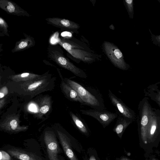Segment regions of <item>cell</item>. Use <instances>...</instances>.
<instances>
[{
    "label": "cell",
    "instance_id": "1",
    "mask_svg": "<svg viewBox=\"0 0 160 160\" xmlns=\"http://www.w3.org/2000/svg\"><path fill=\"white\" fill-rule=\"evenodd\" d=\"M61 50L58 46L49 45L47 48L48 57L60 67L69 70L76 76L86 78V73L70 62L64 56Z\"/></svg>",
    "mask_w": 160,
    "mask_h": 160
},
{
    "label": "cell",
    "instance_id": "2",
    "mask_svg": "<svg viewBox=\"0 0 160 160\" xmlns=\"http://www.w3.org/2000/svg\"><path fill=\"white\" fill-rule=\"evenodd\" d=\"M64 81L78 93L83 105L89 106L94 109L104 110V105L101 98L96 94L89 91L78 82L65 78Z\"/></svg>",
    "mask_w": 160,
    "mask_h": 160
},
{
    "label": "cell",
    "instance_id": "3",
    "mask_svg": "<svg viewBox=\"0 0 160 160\" xmlns=\"http://www.w3.org/2000/svg\"><path fill=\"white\" fill-rule=\"evenodd\" d=\"M103 46L107 56L116 67L123 70L128 69V65L124 59L123 55L116 46L107 41L104 42Z\"/></svg>",
    "mask_w": 160,
    "mask_h": 160
},
{
    "label": "cell",
    "instance_id": "4",
    "mask_svg": "<svg viewBox=\"0 0 160 160\" xmlns=\"http://www.w3.org/2000/svg\"><path fill=\"white\" fill-rule=\"evenodd\" d=\"M83 114L91 116L97 120L105 128L118 117V114L104 110L96 109L81 110Z\"/></svg>",
    "mask_w": 160,
    "mask_h": 160
},
{
    "label": "cell",
    "instance_id": "5",
    "mask_svg": "<svg viewBox=\"0 0 160 160\" xmlns=\"http://www.w3.org/2000/svg\"><path fill=\"white\" fill-rule=\"evenodd\" d=\"M44 141L49 160H59L58 157L60 149L56 136L51 131L45 132Z\"/></svg>",
    "mask_w": 160,
    "mask_h": 160
},
{
    "label": "cell",
    "instance_id": "6",
    "mask_svg": "<svg viewBox=\"0 0 160 160\" xmlns=\"http://www.w3.org/2000/svg\"><path fill=\"white\" fill-rule=\"evenodd\" d=\"M0 126L3 130L12 133H16L25 131L28 129V126H21L19 124V116L11 115L8 116L1 122Z\"/></svg>",
    "mask_w": 160,
    "mask_h": 160
},
{
    "label": "cell",
    "instance_id": "7",
    "mask_svg": "<svg viewBox=\"0 0 160 160\" xmlns=\"http://www.w3.org/2000/svg\"><path fill=\"white\" fill-rule=\"evenodd\" d=\"M108 95L112 104L116 108L123 117L131 120L133 118V114L132 110L110 90H108Z\"/></svg>",
    "mask_w": 160,
    "mask_h": 160
},
{
    "label": "cell",
    "instance_id": "8",
    "mask_svg": "<svg viewBox=\"0 0 160 160\" xmlns=\"http://www.w3.org/2000/svg\"><path fill=\"white\" fill-rule=\"evenodd\" d=\"M0 8L7 13L18 16L29 17L30 15L15 3L8 0H0Z\"/></svg>",
    "mask_w": 160,
    "mask_h": 160
},
{
    "label": "cell",
    "instance_id": "9",
    "mask_svg": "<svg viewBox=\"0 0 160 160\" xmlns=\"http://www.w3.org/2000/svg\"><path fill=\"white\" fill-rule=\"evenodd\" d=\"M151 112L152 111L148 104L146 103H145L142 110L140 122V133L142 140L145 144L147 143L148 141V127Z\"/></svg>",
    "mask_w": 160,
    "mask_h": 160
},
{
    "label": "cell",
    "instance_id": "10",
    "mask_svg": "<svg viewBox=\"0 0 160 160\" xmlns=\"http://www.w3.org/2000/svg\"><path fill=\"white\" fill-rule=\"evenodd\" d=\"M12 157L19 160H42L35 153L27 152L16 147H12L7 150Z\"/></svg>",
    "mask_w": 160,
    "mask_h": 160
},
{
    "label": "cell",
    "instance_id": "11",
    "mask_svg": "<svg viewBox=\"0 0 160 160\" xmlns=\"http://www.w3.org/2000/svg\"><path fill=\"white\" fill-rule=\"evenodd\" d=\"M45 20L48 23L58 28L75 29H78L80 27L77 23L65 19L59 18H49Z\"/></svg>",
    "mask_w": 160,
    "mask_h": 160
},
{
    "label": "cell",
    "instance_id": "12",
    "mask_svg": "<svg viewBox=\"0 0 160 160\" xmlns=\"http://www.w3.org/2000/svg\"><path fill=\"white\" fill-rule=\"evenodd\" d=\"M59 139L66 155L70 160H78L72 149L70 141L66 135L57 131Z\"/></svg>",
    "mask_w": 160,
    "mask_h": 160
},
{
    "label": "cell",
    "instance_id": "13",
    "mask_svg": "<svg viewBox=\"0 0 160 160\" xmlns=\"http://www.w3.org/2000/svg\"><path fill=\"white\" fill-rule=\"evenodd\" d=\"M61 86L62 92L68 99L71 101L78 102L83 104L77 92L67 84L63 79L62 80Z\"/></svg>",
    "mask_w": 160,
    "mask_h": 160
},
{
    "label": "cell",
    "instance_id": "14",
    "mask_svg": "<svg viewBox=\"0 0 160 160\" xmlns=\"http://www.w3.org/2000/svg\"><path fill=\"white\" fill-rule=\"evenodd\" d=\"M35 43V40L32 37L28 36L26 38L17 42L12 52L14 53L25 50L34 46Z\"/></svg>",
    "mask_w": 160,
    "mask_h": 160
},
{
    "label": "cell",
    "instance_id": "15",
    "mask_svg": "<svg viewBox=\"0 0 160 160\" xmlns=\"http://www.w3.org/2000/svg\"><path fill=\"white\" fill-rule=\"evenodd\" d=\"M131 123V119L124 117H119L113 128V131L121 138L125 130Z\"/></svg>",
    "mask_w": 160,
    "mask_h": 160
},
{
    "label": "cell",
    "instance_id": "16",
    "mask_svg": "<svg viewBox=\"0 0 160 160\" xmlns=\"http://www.w3.org/2000/svg\"><path fill=\"white\" fill-rule=\"evenodd\" d=\"M36 74L24 72L19 74L10 76V78L16 82H27L37 79L41 76Z\"/></svg>",
    "mask_w": 160,
    "mask_h": 160
},
{
    "label": "cell",
    "instance_id": "17",
    "mask_svg": "<svg viewBox=\"0 0 160 160\" xmlns=\"http://www.w3.org/2000/svg\"><path fill=\"white\" fill-rule=\"evenodd\" d=\"M158 127V119L156 116L151 112L148 127L147 133L148 140L150 141L152 140Z\"/></svg>",
    "mask_w": 160,
    "mask_h": 160
},
{
    "label": "cell",
    "instance_id": "18",
    "mask_svg": "<svg viewBox=\"0 0 160 160\" xmlns=\"http://www.w3.org/2000/svg\"><path fill=\"white\" fill-rule=\"evenodd\" d=\"M45 79L32 80L24 82L23 87L28 91L34 92L38 91L42 87L46 82Z\"/></svg>",
    "mask_w": 160,
    "mask_h": 160
},
{
    "label": "cell",
    "instance_id": "19",
    "mask_svg": "<svg viewBox=\"0 0 160 160\" xmlns=\"http://www.w3.org/2000/svg\"><path fill=\"white\" fill-rule=\"evenodd\" d=\"M67 51L73 57L84 62H89L93 60L92 58L88 57L91 56L89 53L84 51L73 49Z\"/></svg>",
    "mask_w": 160,
    "mask_h": 160
},
{
    "label": "cell",
    "instance_id": "20",
    "mask_svg": "<svg viewBox=\"0 0 160 160\" xmlns=\"http://www.w3.org/2000/svg\"><path fill=\"white\" fill-rule=\"evenodd\" d=\"M70 116L76 127L83 133H88V128L82 120L72 112H70Z\"/></svg>",
    "mask_w": 160,
    "mask_h": 160
},
{
    "label": "cell",
    "instance_id": "21",
    "mask_svg": "<svg viewBox=\"0 0 160 160\" xmlns=\"http://www.w3.org/2000/svg\"><path fill=\"white\" fill-rule=\"evenodd\" d=\"M58 43L67 51L76 48H83L78 45L64 38H59Z\"/></svg>",
    "mask_w": 160,
    "mask_h": 160
},
{
    "label": "cell",
    "instance_id": "22",
    "mask_svg": "<svg viewBox=\"0 0 160 160\" xmlns=\"http://www.w3.org/2000/svg\"><path fill=\"white\" fill-rule=\"evenodd\" d=\"M48 99H44L41 102L39 111L42 114L46 113L50 109V102L48 101Z\"/></svg>",
    "mask_w": 160,
    "mask_h": 160
},
{
    "label": "cell",
    "instance_id": "23",
    "mask_svg": "<svg viewBox=\"0 0 160 160\" xmlns=\"http://www.w3.org/2000/svg\"><path fill=\"white\" fill-rule=\"evenodd\" d=\"M8 25L6 21L2 17H0V32L3 34L9 36L8 33Z\"/></svg>",
    "mask_w": 160,
    "mask_h": 160
},
{
    "label": "cell",
    "instance_id": "24",
    "mask_svg": "<svg viewBox=\"0 0 160 160\" xmlns=\"http://www.w3.org/2000/svg\"><path fill=\"white\" fill-rule=\"evenodd\" d=\"M10 154L6 152L1 150L0 151V160H12Z\"/></svg>",
    "mask_w": 160,
    "mask_h": 160
},
{
    "label": "cell",
    "instance_id": "25",
    "mask_svg": "<svg viewBox=\"0 0 160 160\" xmlns=\"http://www.w3.org/2000/svg\"><path fill=\"white\" fill-rule=\"evenodd\" d=\"M126 4L128 9L130 13L133 12V1L132 0H125Z\"/></svg>",
    "mask_w": 160,
    "mask_h": 160
},
{
    "label": "cell",
    "instance_id": "26",
    "mask_svg": "<svg viewBox=\"0 0 160 160\" xmlns=\"http://www.w3.org/2000/svg\"><path fill=\"white\" fill-rule=\"evenodd\" d=\"M8 93V88L6 86L1 88L0 90V98H3Z\"/></svg>",
    "mask_w": 160,
    "mask_h": 160
},
{
    "label": "cell",
    "instance_id": "27",
    "mask_svg": "<svg viewBox=\"0 0 160 160\" xmlns=\"http://www.w3.org/2000/svg\"><path fill=\"white\" fill-rule=\"evenodd\" d=\"M5 98L1 99L0 100V108L1 109L3 107L5 104Z\"/></svg>",
    "mask_w": 160,
    "mask_h": 160
},
{
    "label": "cell",
    "instance_id": "28",
    "mask_svg": "<svg viewBox=\"0 0 160 160\" xmlns=\"http://www.w3.org/2000/svg\"><path fill=\"white\" fill-rule=\"evenodd\" d=\"M30 109L32 111H35L36 109V108L34 105L32 104L30 107Z\"/></svg>",
    "mask_w": 160,
    "mask_h": 160
},
{
    "label": "cell",
    "instance_id": "29",
    "mask_svg": "<svg viewBox=\"0 0 160 160\" xmlns=\"http://www.w3.org/2000/svg\"><path fill=\"white\" fill-rule=\"evenodd\" d=\"M157 99L159 104L160 105V92L158 95Z\"/></svg>",
    "mask_w": 160,
    "mask_h": 160
},
{
    "label": "cell",
    "instance_id": "30",
    "mask_svg": "<svg viewBox=\"0 0 160 160\" xmlns=\"http://www.w3.org/2000/svg\"><path fill=\"white\" fill-rule=\"evenodd\" d=\"M118 160H130L128 158L126 157H122L121 158L119 159Z\"/></svg>",
    "mask_w": 160,
    "mask_h": 160
},
{
    "label": "cell",
    "instance_id": "31",
    "mask_svg": "<svg viewBox=\"0 0 160 160\" xmlns=\"http://www.w3.org/2000/svg\"><path fill=\"white\" fill-rule=\"evenodd\" d=\"M89 160H96L95 157L93 156H92L90 157Z\"/></svg>",
    "mask_w": 160,
    "mask_h": 160
},
{
    "label": "cell",
    "instance_id": "32",
    "mask_svg": "<svg viewBox=\"0 0 160 160\" xmlns=\"http://www.w3.org/2000/svg\"><path fill=\"white\" fill-rule=\"evenodd\" d=\"M157 40L159 42H160V35L158 36L157 38Z\"/></svg>",
    "mask_w": 160,
    "mask_h": 160
},
{
    "label": "cell",
    "instance_id": "33",
    "mask_svg": "<svg viewBox=\"0 0 160 160\" xmlns=\"http://www.w3.org/2000/svg\"><path fill=\"white\" fill-rule=\"evenodd\" d=\"M155 160V159L153 160H153Z\"/></svg>",
    "mask_w": 160,
    "mask_h": 160
}]
</instances>
